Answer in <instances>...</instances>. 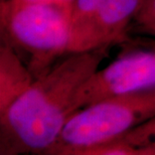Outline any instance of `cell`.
I'll return each instance as SVG.
<instances>
[{
  "label": "cell",
  "mask_w": 155,
  "mask_h": 155,
  "mask_svg": "<svg viewBox=\"0 0 155 155\" xmlns=\"http://www.w3.org/2000/svg\"><path fill=\"white\" fill-rule=\"evenodd\" d=\"M73 3L0 2L1 42L12 48L35 79L71 54Z\"/></svg>",
  "instance_id": "7a4b0ae2"
},
{
  "label": "cell",
  "mask_w": 155,
  "mask_h": 155,
  "mask_svg": "<svg viewBox=\"0 0 155 155\" xmlns=\"http://www.w3.org/2000/svg\"><path fill=\"white\" fill-rule=\"evenodd\" d=\"M155 89V49L125 54L84 83L75 99V109L121 95Z\"/></svg>",
  "instance_id": "277c9868"
},
{
  "label": "cell",
  "mask_w": 155,
  "mask_h": 155,
  "mask_svg": "<svg viewBox=\"0 0 155 155\" xmlns=\"http://www.w3.org/2000/svg\"><path fill=\"white\" fill-rule=\"evenodd\" d=\"M141 0H101L93 18L87 51L109 48L124 41L130 22L134 20Z\"/></svg>",
  "instance_id": "5b68a950"
},
{
  "label": "cell",
  "mask_w": 155,
  "mask_h": 155,
  "mask_svg": "<svg viewBox=\"0 0 155 155\" xmlns=\"http://www.w3.org/2000/svg\"><path fill=\"white\" fill-rule=\"evenodd\" d=\"M1 1H4V0H1Z\"/></svg>",
  "instance_id": "30bf717a"
},
{
  "label": "cell",
  "mask_w": 155,
  "mask_h": 155,
  "mask_svg": "<svg viewBox=\"0 0 155 155\" xmlns=\"http://www.w3.org/2000/svg\"><path fill=\"white\" fill-rule=\"evenodd\" d=\"M134 21L142 30L155 38V0H141Z\"/></svg>",
  "instance_id": "52a82bcc"
},
{
  "label": "cell",
  "mask_w": 155,
  "mask_h": 155,
  "mask_svg": "<svg viewBox=\"0 0 155 155\" xmlns=\"http://www.w3.org/2000/svg\"><path fill=\"white\" fill-rule=\"evenodd\" d=\"M6 1V0H4ZM12 2H38V1H54V2H68L73 3L74 0H8Z\"/></svg>",
  "instance_id": "9c48e42d"
},
{
  "label": "cell",
  "mask_w": 155,
  "mask_h": 155,
  "mask_svg": "<svg viewBox=\"0 0 155 155\" xmlns=\"http://www.w3.org/2000/svg\"><path fill=\"white\" fill-rule=\"evenodd\" d=\"M153 139H155V118L143 125L133 129L132 131L118 138L117 140H121L131 145H139Z\"/></svg>",
  "instance_id": "ba28073f"
},
{
  "label": "cell",
  "mask_w": 155,
  "mask_h": 155,
  "mask_svg": "<svg viewBox=\"0 0 155 155\" xmlns=\"http://www.w3.org/2000/svg\"><path fill=\"white\" fill-rule=\"evenodd\" d=\"M155 118V89L121 95L89 105L74 114L48 155H82Z\"/></svg>",
  "instance_id": "3957f363"
},
{
  "label": "cell",
  "mask_w": 155,
  "mask_h": 155,
  "mask_svg": "<svg viewBox=\"0 0 155 155\" xmlns=\"http://www.w3.org/2000/svg\"><path fill=\"white\" fill-rule=\"evenodd\" d=\"M35 77L17 52L6 43L0 46V114L24 94Z\"/></svg>",
  "instance_id": "8992f818"
},
{
  "label": "cell",
  "mask_w": 155,
  "mask_h": 155,
  "mask_svg": "<svg viewBox=\"0 0 155 155\" xmlns=\"http://www.w3.org/2000/svg\"><path fill=\"white\" fill-rule=\"evenodd\" d=\"M108 48L71 52L0 114V154L48 155L70 118L84 83L100 68Z\"/></svg>",
  "instance_id": "6da1fadb"
}]
</instances>
